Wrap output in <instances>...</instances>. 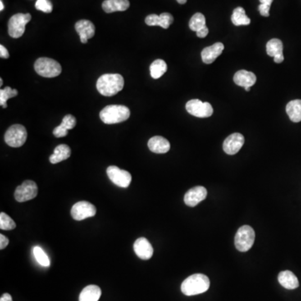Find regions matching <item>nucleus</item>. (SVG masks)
Here are the masks:
<instances>
[{"label": "nucleus", "mask_w": 301, "mask_h": 301, "mask_svg": "<svg viewBox=\"0 0 301 301\" xmlns=\"http://www.w3.org/2000/svg\"><path fill=\"white\" fill-rule=\"evenodd\" d=\"M33 251H34V257H35L37 262L39 263V265H42L44 267H49L51 265L50 259L40 247H39V246L34 247Z\"/></svg>", "instance_id": "31"}, {"label": "nucleus", "mask_w": 301, "mask_h": 301, "mask_svg": "<svg viewBox=\"0 0 301 301\" xmlns=\"http://www.w3.org/2000/svg\"><path fill=\"white\" fill-rule=\"evenodd\" d=\"M286 112L293 122L301 121V100H294L287 104Z\"/></svg>", "instance_id": "25"}, {"label": "nucleus", "mask_w": 301, "mask_h": 301, "mask_svg": "<svg viewBox=\"0 0 301 301\" xmlns=\"http://www.w3.org/2000/svg\"><path fill=\"white\" fill-rule=\"evenodd\" d=\"M232 22L235 26L248 25L250 24V19L246 15L245 10L242 7H238L234 10L231 17Z\"/></svg>", "instance_id": "26"}, {"label": "nucleus", "mask_w": 301, "mask_h": 301, "mask_svg": "<svg viewBox=\"0 0 301 301\" xmlns=\"http://www.w3.org/2000/svg\"><path fill=\"white\" fill-rule=\"evenodd\" d=\"M166 70H167L166 63L160 59L153 61L150 66V72L153 79H159L166 72Z\"/></svg>", "instance_id": "27"}, {"label": "nucleus", "mask_w": 301, "mask_h": 301, "mask_svg": "<svg viewBox=\"0 0 301 301\" xmlns=\"http://www.w3.org/2000/svg\"><path fill=\"white\" fill-rule=\"evenodd\" d=\"M38 194V187L34 181L26 180L16 188L15 198L17 202H24L31 200Z\"/></svg>", "instance_id": "9"}, {"label": "nucleus", "mask_w": 301, "mask_h": 301, "mask_svg": "<svg viewBox=\"0 0 301 301\" xmlns=\"http://www.w3.org/2000/svg\"><path fill=\"white\" fill-rule=\"evenodd\" d=\"M278 280L282 286L287 289H296L299 285V280L296 276L294 275V273L289 270L280 272L278 276Z\"/></svg>", "instance_id": "22"}, {"label": "nucleus", "mask_w": 301, "mask_h": 301, "mask_svg": "<svg viewBox=\"0 0 301 301\" xmlns=\"http://www.w3.org/2000/svg\"><path fill=\"white\" fill-rule=\"evenodd\" d=\"M0 85H1V87H2V85H3V79H2V78H1V79H0Z\"/></svg>", "instance_id": "44"}, {"label": "nucleus", "mask_w": 301, "mask_h": 301, "mask_svg": "<svg viewBox=\"0 0 301 301\" xmlns=\"http://www.w3.org/2000/svg\"><path fill=\"white\" fill-rule=\"evenodd\" d=\"M186 110L192 116L199 118H207L212 116L213 108L208 102H202L200 100L193 99L186 104Z\"/></svg>", "instance_id": "8"}, {"label": "nucleus", "mask_w": 301, "mask_h": 301, "mask_svg": "<svg viewBox=\"0 0 301 301\" xmlns=\"http://www.w3.org/2000/svg\"><path fill=\"white\" fill-rule=\"evenodd\" d=\"M31 20L30 14H17L13 15L9 20V34L12 38L18 39L24 34L25 25Z\"/></svg>", "instance_id": "6"}, {"label": "nucleus", "mask_w": 301, "mask_h": 301, "mask_svg": "<svg viewBox=\"0 0 301 301\" xmlns=\"http://www.w3.org/2000/svg\"><path fill=\"white\" fill-rule=\"evenodd\" d=\"M124 78L119 74H106L97 80L98 92L105 97H112L120 92L124 87Z\"/></svg>", "instance_id": "1"}, {"label": "nucleus", "mask_w": 301, "mask_h": 301, "mask_svg": "<svg viewBox=\"0 0 301 301\" xmlns=\"http://www.w3.org/2000/svg\"><path fill=\"white\" fill-rule=\"evenodd\" d=\"M97 208L94 205L87 201H80L75 203L71 208V216L76 221H81L87 218L94 217Z\"/></svg>", "instance_id": "11"}, {"label": "nucleus", "mask_w": 301, "mask_h": 301, "mask_svg": "<svg viewBox=\"0 0 301 301\" xmlns=\"http://www.w3.org/2000/svg\"><path fill=\"white\" fill-rule=\"evenodd\" d=\"M270 5H264V4H261L259 6V11L261 13V15L262 16H265V17H269L270 16Z\"/></svg>", "instance_id": "34"}, {"label": "nucleus", "mask_w": 301, "mask_h": 301, "mask_svg": "<svg viewBox=\"0 0 301 301\" xmlns=\"http://www.w3.org/2000/svg\"><path fill=\"white\" fill-rule=\"evenodd\" d=\"M71 150L70 147L65 144L59 145L56 147L53 154L50 157V161L51 163H59L60 161L66 160L70 157Z\"/></svg>", "instance_id": "24"}, {"label": "nucleus", "mask_w": 301, "mask_h": 301, "mask_svg": "<svg viewBox=\"0 0 301 301\" xmlns=\"http://www.w3.org/2000/svg\"><path fill=\"white\" fill-rule=\"evenodd\" d=\"M101 295V288L97 285L91 284L83 289L79 297V301H98Z\"/></svg>", "instance_id": "23"}, {"label": "nucleus", "mask_w": 301, "mask_h": 301, "mask_svg": "<svg viewBox=\"0 0 301 301\" xmlns=\"http://www.w3.org/2000/svg\"><path fill=\"white\" fill-rule=\"evenodd\" d=\"M209 279L202 274H195L187 278L181 285V290L187 296H193L207 291L209 289Z\"/></svg>", "instance_id": "2"}, {"label": "nucleus", "mask_w": 301, "mask_h": 301, "mask_svg": "<svg viewBox=\"0 0 301 301\" xmlns=\"http://www.w3.org/2000/svg\"><path fill=\"white\" fill-rule=\"evenodd\" d=\"M0 57L4 59H8L10 57V53L8 51L7 49L5 48V46H0Z\"/></svg>", "instance_id": "37"}, {"label": "nucleus", "mask_w": 301, "mask_h": 301, "mask_svg": "<svg viewBox=\"0 0 301 301\" xmlns=\"http://www.w3.org/2000/svg\"><path fill=\"white\" fill-rule=\"evenodd\" d=\"M207 189L202 186L191 188L184 196V202L188 207H195L207 198Z\"/></svg>", "instance_id": "12"}, {"label": "nucleus", "mask_w": 301, "mask_h": 301, "mask_svg": "<svg viewBox=\"0 0 301 301\" xmlns=\"http://www.w3.org/2000/svg\"><path fill=\"white\" fill-rule=\"evenodd\" d=\"M254 239L255 233L253 228L248 225H243L237 231L234 238V244L238 250L240 252H247L252 248Z\"/></svg>", "instance_id": "5"}, {"label": "nucleus", "mask_w": 301, "mask_h": 301, "mask_svg": "<svg viewBox=\"0 0 301 301\" xmlns=\"http://www.w3.org/2000/svg\"><path fill=\"white\" fill-rule=\"evenodd\" d=\"M18 95L17 90L12 89L10 87H5L0 91V105L3 108H7V101Z\"/></svg>", "instance_id": "30"}, {"label": "nucleus", "mask_w": 301, "mask_h": 301, "mask_svg": "<svg viewBox=\"0 0 301 301\" xmlns=\"http://www.w3.org/2000/svg\"><path fill=\"white\" fill-rule=\"evenodd\" d=\"M148 147L151 152L157 154H163L168 152L171 146L166 138L160 136H156L148 141Z\"/></svg>", "instance_id": "18"}, {"label": "nucleus", "mask_w": 301, "mask_h": 301, "mask_svg": "<svg viewBox=\"0 0 301 301\" xmlns=\"http://www.w3.org/2000/svg\"><path fill=\"white\" fill-rule=\"evenodd\" d=\"M8 244H9V239L7 237H5L4 234H0V249L6 248Z\"/></svg>", "instance_id": "35"}, {"label": "nucleus", "mask_w": 301, "mask_h": 301, "mask_svg": "<svg viewBox=\"0 0 301 301\" xmlns=\"http://www.w3.org/2000/svg\"><path fill=\"white\" fill-rule=\"evenodd\" d=\"M196 34H197V36L198 38H205L208 34V29H207V26L203 27L200 30L196 32Z\"/></svg>", "instance_id": "36"}, {"label": "nucleus", "mask_w": 301, "mask_h": 301, "mask_svg": "<svg viewBox=\"0 0 301 301\" xmlns=\"http://www.w3.org/2000/svg\"><path fill=\"white\" fill-rule=\"evenodd\" d=\"M130 115V110L126 106L110 105L100 112V118L106 124H116L127 120Z\"/></svg>", "instance_id": "3"}, {"label": "nucleus", "mask_w": 301, "mask_h": 301, "mask_svg": "<svg viewBox=\"0 0 301 301\" xmlns=\"http://www.w3.org/2000/svg\"><path fill=\"white\" fill-rule=\"evenodd\" d=\"M256 75L253 72H249L247 70H239L238 72L235 73L234 76V81L237 85L247 88V87H252L255 84Z\"/></svg>", "instance_id": "19"}, {"label": "nucleus", "mask_w": 301, "mask_h": 301, "mask_svg": "<svg viewBox=\"0 0 301 301\" xmlns=\"http://www.w3.org/2000/svg\"><path fill=\"white\" fill-rule=\"evenodd\" d=\"M35 8L36 10L47 14L52 12L53 10V5L50 0H37Z\"/></svg>", "instance_id": "33"}, {"label": "nucleus", "mask_w": 301, "mask_h": 301, "mask_svg": "<svg viewBox=\"0 0 301 301\" xmlns=\"http://www.w3.org/2000/svg\"><path fill=\"white\" fill-rule=\"evenodd\" d=\"M149 26H161L163 29H168L174 23V16L169 13H162L160 15H150L145 20Z\"/></svg>", "instance_id": "16"}, {"label": "nucleus", "mask_w": 301, "mask_h": 301, "mask_svg": "<svg viewBox=\"0 0 301 301\" xmlns=\"http://www.w3.org/2000/svg\"><path fill=\"white\" fill-rule=\"evenodd\" d=\"M0 301H13L12 296L10 294H3L1 298H0Z\"/></svg>", "instance_id": "38"}, {"label": "nucleus", "mask_w": 301, "mask_h": 301, "mask_svg": "<svg viewBox=\"0 0 301 301\" xmlns=\"http://www.w3.org/2000/svg\"><path fill=\"white\" fill-rule=\"evenodd\" d=\"M26 129L24 125H20V124L11 125L5 133V142L10 147H22L26 142Z\"/></svg>", "instance_id": "7"}, {"label": "nucleus", "mask_w": 301, "mask_h": 301, "mask_svg": "<svg viewBox=\"0 0 301 301\" xmlns=\"http://www.w3.org/2000/svg\"><path fill=\"white\" fill-rule=\"evenodd\" d=\"M273 1H274V0H260V2H261V4L270 5V6H271V5H272Z\"/></svg>", "instance_id": "40"}, {"label": "nucleus", "mask_w": 301, "mask_h": 301, "mask_svg": "<svg viewBox=\"0 0 301 301\" xmlns=\"http://www.w3.org/2000/svg\"><path fill=\"white\" fill-rule=\"evenodd\" d=\"M4 9H5V5H4V3H3L2 0H1V1H0V10L3 11Z\"/></svg>", "instance_id": "41"}, {"label": "nucleus", "mask_w": 301, "mask_h": 301, "mask_svg": "<svg viewBox=\"0 0 301 301\" xmlns=\"http://www.w3.org/2000/svg\"><path fill=\"white\" fill-rule=\"evenodd\" d=\"M250 88L251 87H247V88H245V90L247 92H249V91H250Z\"/></svg>", "instance_id": "43"}, {"label": "nucleus", "mask_w": 301, "mask_h": 301, "mask_svg": "<svg viewBox=\"0 0 301 301\" xmlns=\"http://www.w3.org/2000/svg\"><path fill=\"white\" fill-rule=\"evenodd\" d=\"M274 59H275V63L280 64V63H282L283 62V61H284V55H283V54H281V55H278V56H275V57H274Z\"/></svg>", "instance_id": "39"}, {"label": "nucleus", "mask_w": 301, "mask_h": 301, "mask_svg": "<svg viewBox=\"0 0 301 301\" xmlns=\"http://www.w3.org/2000/svg\"><path fill=\"white\" fill-rule=\"evenodd\" d=\"M244 144V137L240 133H234L224 140L223 148L228 155H235Z\"/></svg>", "instance_id": "13"}, {"label": "nucleus", "mask_w": 301, "mask_h": 301, "mask_svg": "<svg viewBox=\"0 0 301 301\" xmlns=\"http://www.w3.org/2000/svg\"><path fill=\"white\" fill-rule=\"evenodd\" d=\"M106 174L110 180L120 188H127L132 183V175L125 170H121L118 166H110L106 169Z\"/></svg>", "instance_id": "10"}, {"label": "nucleus", "mask_w": 301, "mask_h": 301, "mask_svg": "<svg viewBox=\"0 0 301 301\" xmlns=\"http://www.w3.org/2000/svg\"><path fill=\"white\" fill-rule=\"evenodd\" d=\"M76 125V119L72 115H66L63 118L62 122L56 126L53 131V134L56 138H64L67 136L68 131L71 130Z\"/></svg>", "instance_id": "20"}, {"label": "nucleus", "mask_w": 301, "mask_h": 301, "mask_svg": "<svg viewBox=\"0 0 301 301\" xmlns=\"http://www.w3.org/2000/svg\"><path fill=\"white\" fill-rule=\"evenodd\" d=\"M224 49V45L220 42L206 47L202 50V53H201L202 61L205 64H212L221 55Z\"/></svg>", "instance_id": "17"}, {"label": "nucleus", "mask_w": 301, "mask_h": 301, "mask_svg": "<svg viewBox=\"0 0 301 301\" xmlns=\"http://www.w3.org/2000/svg\"><path fill=\"white\" fill-rule=\"evenodd\" d=\"M136 254L143 261H147L152 258L153 254V248L149 241L146 238H139L137 239L133 245Z\"/></svg>", "instance_id": "14"}, {"label": "nucleus", "mask_w": 301, "mask_h": 301, "mask_svg": "<svg viewBox=\"0 0 301 301\" xmlns=\"http://www.w3.org/2000/svg\"><path fill=\"white\" fill-rule=\"evenodd\" d=\"M266 51L270 56H278L283 54V43L279 39H270L266 45Z\"/></svg>", "instance_id": "28"}, {"label": "nucleus", "mask_w": 301, "mask_h": 301, "mask_svg": "<svg viewBox=\"0 0 301 301\" xmlns=\"http://www.w3.org/2000/svg\"><path fill=\"white\" fill-rule=\"evenodd\" d=\"M206 26V19L201 13H196L189 21V28L193 31L198 32L203 27Z\"/></svg>", "instance_id": "29"}, {"label": "nucleus", "mask_w": 301, "mask_h": 301, "mask_svg": "<svg viewBox=\"0 0 301 301\" xmlns=\"http://www.w3.org/2000/svg\"><path fill=\"white\" fill-rule=\"evenodd\" d=\"M177 1H178V3H179L180 5H184V4H186V3H187V1H188V0H177Z\"/></svg>", "instance_id": "42"}, {"label": "nucleus", "mask_w": 301, "mask_h": 301, "mask_svg": "<svg viewBox=\"0 0 301 301\" xmlns=\"http://www.w3.org/2000/svg\"><path fill=\"white\" fill-rule=\"evenodd\" d=\"M34 70L38 75L46 78L58 76L61 73V65L53 59L42 57L34 63Z\"/></svg>", "instance_id": "4"}, {"label": "nucleus", "mask_w": 301, "mask_h": 301, "mask_svg": "<svg viewBox=\"0 0 301 301\" xmlns=\"http://www.w3.org/2000/svg\"><path fill=\"white\" fill-rule=\"evenodd\" d=\"M75 30L80 35L81 43L87 44L88 39H92L95 35V25L90 20H81L75 24Z\"/></svg>", "instance_id": "15"}, {"label": "nucleus", "mask_w": 301, "mask_h": 301, "mask_svg": "<svg viewBox=\"0 0 301 301\" xmlns=\"http://www.w3.org/2000/svg\"><path fill=\"white\" fill-rule=\"evenodd\" d=\"M16 228L15 221L5 212L0 213V229L3 230H13Z\"/></svg>", "instance_id": "32"}, {"label": "nucleus", "mask_w": 301, "mask_h": 301, "mask_svg": "<svg viewBox=\"0 0 301 301\" xmlns=\"http://www.w3.org/2000/svg\"><path fill=\"white\" fill-rule=\"evenodd\" d=\"M129 7V0H106L102 3V9L107 14L117 11H125Z\"/></svg>", "instance_id": "21"}]
</instances>
